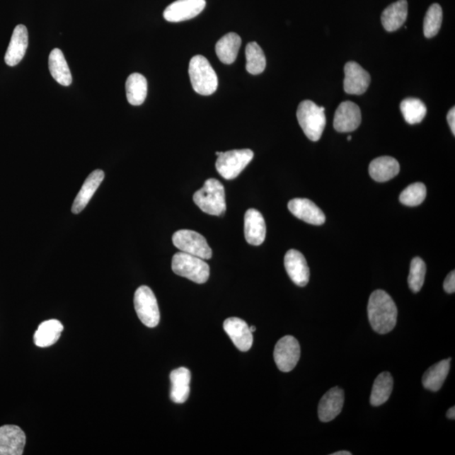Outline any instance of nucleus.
<instances>
[{
	"label": "nucleus",
	"mask_w": 455,
	"mask_h": 455,
	"mask_svg": "<svg viewBox=\"0 0 455 455\" xmlns=\"http://www.w3.org/2000/svg\"><path fill=\"white\" fill-rule=\"evenodd\" d=\"M331 455H352V453L348 451H338L333 453Z\"/></svg>",
	"instance_id": "38"
},
{
	"label": "nucleus",
	"mask_w": 455,
	"mask_h": 455,
	"mask_svg": "<svg viewBox=\"0 0 455 455\" xmlns=\"http://www.w3.org/2000/svg\"><path fill=\"white\" fill-rule=\"evenodd\" d=\"M246 70L251 74H262L266 69L267 61L264 52L256 42L247 44L246 48Z\"/></svg>",
	"instance_id": "31"
},
{
	"label": "nucleus",
	"mask_w": 455,
	"mask_h": 455,
	"mask_svg": "<svg viewBox=\"0 0 455 455\" xmlns=\"http://www.w3.org/2000/svg\"><path fill=\"white\" fill-rule=\"evenodd\" d=\"M347 140H348V141L352 140V136H348V137H347Z\"/></svg>",
	"instance_id": "40"
},
{
	"label": "nucleus",
	"mask_w": 455,
	"mask_h": 455,
	"mask_svg": "<svg viewBox=\"0 0 455 455\" xmlns=\"http://www.w3.org/2000/svg\"><path fill=\"white\" fill-rule=\"evenodd\" d=\"M427 196L426 185L422 183L410 185L401 193L400 202L408 207H416L425 200Z\"/></svg>",
	"instance_id": "33"
},
{
	"label": "nucleus",
	"mask_w": 455,
	"mask_h": 455,
	"mask_svg": "<svg viewBox=\"0 0 455 455\" xmlns=\"http://www.w3.org/2000/svg\"><path fill=\"white\" fill-rule=\"evenodd\" d=\"M400 108L405 122L410 125L421 122L427 114L425 104L417 98H408L402 100Z\"/></svg>",
	"instance_id": "30"
},
{
	"label": "nucleus",
	"mask_w": 455,
	"mask_h": 455,
	"mask_svg": "<svg viewBox=\"0 0 455 455\" xmlns=\"http://www.w3.org/2000/svg\"><path fill=\"white\" fill-rule=\"evenodd\" d=\"M193 201L202 212L209 215L222 216L226 211L224 188L216 179L207 180L203 187L194 193Z\"/></svg>",
	"instance_id": "2"
},
{
	"label": "nucleus",
	"mask_w": 455,
	"mask_h": 455,
	"mask_svg": "<svg viewBox=\"0 0 455 455\" xmlns=\"http://www.w3.org/2000/svg\"><path fill=\"white\" fill-rule=\"evenodd\" d=\"M369 175L378 183H386L390 180L400 172V164L395 158L382 156L374 159L369 165Z\"/></svg>",
	"instance_id": "21"
},
{
	"label": "nucleus",
	"mask_w": 455,
	"mask_h": 455,
	"mask_svg": "<svg viewBox=\"0 0 455 455\" xmlns=\"http://www.w3.org/2000/svg\"><path fill=\"white\" fill-rule=\"evenodd\" d=\"M255 330H256L255 326H250V330L251 331V333H255Z\"/></svg>",
	"instance_id": "39"
},
{
	"label": "nucleus",
	"mask_w": 455,
	"mask_h": 455,
	"mask_svg": "<svg viewBox=\"0 0 455 455\" xmlns=\"http://www.w3.org/2000/svg\"><path fill=\"white\" fill-rule=\"evenodd\" d=\"M362 115L359 105L352 101L339 105L334 117V128L339 132L355 131L361 125Z\"/></svg>",
	"instance_id": "12"
},
{
	"label": "nucleus",
	"mask_w": 455,
	"mask_h": 455,
	"mask_svg": "<svg viewBox=\"0 0 455 455\" xmlns=\"http://www.w3.org/2000/svg\"><path fill=\"white\" fill-rule=\"evenodd\" d=\"M172 242L182 253L195 255L203 260H209L213 255L206 238L196 231L180 229L172 236Z\"/></svg>",
	"instance_id": "8"
},
{
	"label": "nucleus",
	"mask_w": 455,
	"mask_h": 455,
	"mask_svg": "<svg viewBox=\"0 0 455 455\" xmlns=\"http://www.w3.org/2000/svg\"><path fill=\"white\" fill-rule=\"evenodd\" d=\"M288 207L295 217L304 222L313 225H321L326 222L323 212L316 203L306 198H294L289 201Z\"/></svg>",
	"instance_id": "16"
},
{
	"label": "nucleus",
	"mask_w": 455,
	"mask_h": 455,
	"mask_svg": "<svg viewBox=\"0 0 455 455\" xmlns=\"http://www.w3.org/2000/svg\"><path fill=\"white\" fill-rule=\"evenodd\" d=\"M443 22V10L439 4H434L428 8L424 18L423 33L427 38H432L439 33Z\"/></svg>",
	"instance_id": "32"
},
{
	"label": "nucleus",
	"mask_w": 455,
	"mask_h": 455,
	"mask_svg": "<svg viewBox=\"0 0 455 455\" xmlns=\"http://www.w3.org/2000/svg\"><path fill=\"white\" fill-rule=\"evenodd\" d=\"M126 94L128 103L132 105H140L144 103L148 94V82L144 75L134 73L127 78Z\"/></svg>",
	"instance_id": "28"
},
{
	"label": "nucleus",
	"mask_w": 455,
	"mask_h": 455,
	"mask_svg": "<svg viewBox=\"0 0 455 455\" xmlns=\"http://www.w3.org/2000/svg\"><path fill=\"white\" fill-rule=\"evenodd\" d=\"M191 377V372L185 368H179L171 373V399L174 403L183 404L188 400Z\"/></svg>",
	"instance_id": "22"
},
{
	"label": "nucleus",
	"mask_w": 455,
	"mask_h": 455,
	"mask_svg": "<svg viewBox=\"0 0 455 455\" xmlns=\"http://www.w3.org/2000/svg\"><path fill=\"white\" fill-rule=\"evenodd\" d=\"M25 434L15 425L0 427V455H21L24 453Z\"/></svg>",
	"instance_id": "14"
},
{
	"label": "nucleus",
	"mask_w": 455,
	"mask_h": 455,
	"mask_svg": "<svg viewBox=\"0 0 455 455\" xmlns=\"http://www.w3.org/2000/svg\"><path fill=\"white\" fill-rule=\"evenodd\" d=\"M134 307L142 323L149 328H156L161 320L156 295L147 286H141L134 294Z\"/></svg>",
	"instance_id": "7"
},
{
	"label": "nucleus",
	"mask_w": 455,
	"mask_h": 455,
	"mask_svg": "<svg viewBox=\"0 0 455 455\" xmlns=\"http://www.w3.org/2000/svg\"><path fill=\"white\" fill-rule=\"evenodd\" d=\"M189 76L193 90L202 96H210L217 90L218 77L206 57L194 56L189 64Z\"/></svg>",
	"instance_id": "3"
},
{
	"label": "nucleus",
	"mask_w": 455,
	"mask_h": 455,
	"mask_svg": "<svg viewBox=\"0 0 455 455\" xmlns=\"http://www.w3.org/2000/svg\"><path fill=\"white\" fill-rule=\"evenodd\" d=\"M274 361L278 369L288 373L293 370L300 359V346L297 339L292 335H285L274 348Z\"/></svg>",
	"instance_id": "9"
},
{
	"label": "nucleus",
	"mask_w": 455,
	"mask_h": 455,
	"mask_svg": "<svg viewBox=\"0 0 455 455\" xmlns=\"http://www.w3.org/2000/svg\"><path fill=\"white\" fill-rule=\"evenodd\" d=\"M241 46V37L236 33H228L216 44V54L223 64H231L236 61Z\"/></svg>",
	"instance_id": "25"
},
{
	"label": "nucleus",
	"mask_w": 455,
	"mask_h": 455,
	"mask_svg": "<svg viewBox=\"0 0 455 455\" xmlns=\"http://www.w3.org/2000/svg\"><path fill=\"white\" fill-rule=\"evenodd\" d=\"M444 289L448 294H454L455 292V272L452 271L445 278Z\"/></svg>",
	"instance_id": "35"
},
{
	"label": "nucleus",
	"mask_w": 455,
	"mask_h": 455,
	"mask_svg": "<svg viewBox=\"0 0 455 455\" xmlns=\"http://www.w3.org/2000/svg\"><path fill=\"white\" fill-rule=\"evenodd\" d=\"M64 326L57 320L42 322L34 335V342L38 347H47L54 345L60 338Z\"/></svg>",
	"instance_id": "26"
},
{
	"label": "nucleus",
	"mask_w": 455,
	"mask_h": 455,
	"mask_svg": "<svg viewBox=\"0 0 455 455\" xmlns=\"http://www.w3.org/2000/svg\"><path fill=\"white\" fill-rule=\"evenodd\" d=\"M447 417L449 419H452V420L455 419V408H454V406H453V408H450L448 410Z\"/></svg>",
	"instance_id": "37"
},
{
	"label": "nucleus",
	"mask_w": 455,
	"mask_h": 455,
	"mask_svg": "<svg viewBox=\"0 0 455 455\" xmlns=\"http://www.w3.org/2000/svg\"><path fill=\"white\" fill-rule=\"evenodd\" d=\"M104 178V172L101 170H96L88 176L73 203L72 212L74 214H78L86 209Z\"/></svg>",
	"instance_id": "20"
},
{
	"label": "nucleus",
	"mask_w": 455,
	"mask_h": 455,
	"mask_svg": "<svg viewBox=\"0 0 455 455\" xmlns=\"http://www.w3.org/2000/svg\"><path fill=\"white\" fill-rule=\"evenodd\" d=\"M447 120L450 128H451L453 134L455 135V108H453L451 110H449L447 115Z\"/></svg>",
	"instance_id": "36"
},
{
	"label": "nucleus",
	"mask_w": 455,
	"mask_h": 455,
	"mask_svg": "<svg viewBox=\"0 0 455 455\" xmlns=\"http://www.w3.org/2000/svg\"><path fill=\"white\" fill-rule=\"evenodd\" d=\"M344 91L349 95L364 94L371 82L369 74L356 62H348L344 68Z\"/></svg>",
	"instance_id": "11"
},
{
	"label": "nucleus",
	"mask_w": 455,
	"mask_h": 455,
	"mask_svg": "<svg viewBox=\"0 0 455 455\" xmlns=\"http://www.w3.org/2000/svg\"><path fill=\"white\" fill-rule=\"evenodd\" d=\"M50 73L52 78L61 86H69L72 83V74L66 61L63 52L60 50H55L51 52L50 59H48Z\"/></svg>",
	"instance_id": "24"
},
{
	"label": "nucleus",
	"mask_w": 455,
	"mask_h": 455,
	"mask_svg": "<svg viewBox=\"0 0 455 455\" xmlns=\"http://www.w3.org/2000/svg\"><path fill=\"white\" fill-rule=\"evenodd\" d=\"M284 266L291 280L299 287L306 286L310 280V268L306 258L297 250H289L284 258Z\"/></svg>",
	"instance_id": "15"
},
{
	"label": "nucleus",
	"mask_w": 455,
	"mask_h": 455,
	"mask_svg": "<svg viewBox=\"0 0 455 455\" xmlns=\"http://www.w3.org/2000/svg\"><path fill=\"white\" fill-rule=\"evenodd\" d=\"M224 329L238 350L247 352L253 347V333L245 321L237 317L229 318L224 322Z\"/></svg>",
	"instance_id": "13"
},
{
	"label": "nucleus",
	"mask_w": 455,
	"mask_h": 455,
	"mask_svg": "<svg viewBox=\"0 0 455 455\" xmlns=\"http://www.w3.org/2000/svg\"><path fill=\"white\" fill-rule=\"evenodd\" d=\"M369 323L379 334H387L395 328L398 311L390 295L384 290H375L368 304Z\"/></svg>",
	"instance_id": "1"
},
{
	"label": "nucleus",
	"mask_w": 455,
	"mask_h": 455,
	"mask_svg": "<svg viewBox=\"0 0 455 455\" xmlns=\"http://www.w3.org/2000/svg\"><path fill=\"white\" fill-rule=\"evenodd\" d=\"M171 267L176 275L198 284H205L209 278L210 268L205 260L182 251L174 255Z\"/></svg>",
	"instance_id": "5"
},
{
	"label": "nucleus",
	"mask_w": 455,
	"mask_h": 455,
	"mask_svg": "<svg viewBox=\"0 0 455 455\" xmlns=\"http://www.w3.org/2000/svg\"><path fill=\"white\" fill-rule=\"evenodd\" d=\"M426 275V264L420 258H415L410 263L408 284L413 293L422 289Z\"/></svg>",
	"instance_id": "34"
},
{
	"label": "nucleus",
	"mask_w": 455,
	"mask_h": 455,
	"mask_svg": "<svg viewBox=\"0 0 455 455\" xmlns=\"http://www.w3.org/2000/svg\"><path fill=\"white\" fill-rule=\"evenodd\" d=\"M297 118L307 138L313 142L319 141L326 123L325 108L319 107L311 100H304L299 105Z\"/></svg>",
	"instance_id": "4"
},
{
	"label": "nucleus",
	"mask_w": 455,
	"mask_h": 455,
	"mask_svg": "<svg viewBox=\"0 0 455 455\" xmlns=\"http://www.w3.org/2000/svg\"><path fill=\"white\" fill-rule=\"evenodd\" d=\"M393 378L388 372H383L375 379L370 396V403L374 406L381 405L390 398L393 391Z\"/></svg>",
	"instance_id": "29"
},
{
	"label": "nucleus",
	"mask_w": 455,
	"mask_h": 455,
	"mask_svg": "<svg viewBox=\"0 0 455 455\" xmlns=\"http://www.w3.org/2000/svg\"><path fill=\"white\" fill-rule=\"evenodd\" d=\"M28 47V30L24 25H18L13 32L4 61L7 65L14 67L21 63Z\"/></svg>",
	"instance_id": "18"
},
{
	"label": "nucleus",
	"mask_w": 455,
	"mask_h": 455,
	"mask_svg": "<svg viewBox=\"0 0 455 455\" xmlns=\"http://www.w3.org/2000/svg\"><path fill=\"white\" fill-rule=\"evenodd\" d=\"M451 359L443 360L430 367L423 374L422 384L424 388L431 391H439L447 378Z\"/></svg>",
	"instance_id": "27"
},
{
	"label": "nucleus",
	"mask_w": 455,
	"mask_h": 455,
	"mask_svg": "<svg viewBox=\"0 0 455 455\" xmlns=\"http://www.w3.org/2000/svg\"><path fill=\"white\" fill-rule=\"evenodd\" d=\"M253 150L236 149L222 152L216 161V169L225 180L236 179L253 161Z\"/></svg>",
	"instance_id": "6"
},
{
	"label": "nucleus",
	"mask_w": 455,
	"mask_h": 455,
	"mask_svg": "<svg viewBox=\"0 0 455 455\" xmlns=\"http://www.w3.org/2000/svg\"><path fill=\"white\" fill-rule=\"evenodd\" d=\"M408 14V4L406 0H398L388 6L382 13L381 21L384 28L388 33L396 32L405 23Z\"/></svg>",
	"instance_id": "23"
},
{
	"label": "nucleus",
	"mask_w": 455,
	"mask_h": 455,
	"mask_svg": "<svg viewBox=\"0 0 455 455\" xmlns=\"http://www.w3.org/2000/svg\"><path fill=\"white\" fill-rule=\"evenodd\" d=\"M206 0H176L164 11V18L169 22L188 21L205 10Z\"/></svg>",
	"instance_id": "10"
},
{
	"label": "nucleus",
	"mask_w": 455,
	"mask_h": 455,
	"mask_svg": "<svg viewBox=\"0 0 455 455\" xmlns=\"http://www.w3.org/2000/svg\"><path fill=\"white\" fill-rule=\"evenodd\" d=\"M344 391L341 388L334 387L322 396L318 415L321 422L333 421L341 413L344 405Z\"/></svg>",
	"instance_id": "17"
},
{
	"label": "nucleus",
	"mask_w": 455,
	"mask_h": 455,
	"mask_svg": "<svg viewBox=\"0 0 455 455\" xmlns=\"http://www.w3.org/2000/svg\"><path fill=\"white\" fill-rule=\"evenodd\" d=\"M266 223L258 210L250 209L245 214V237L253 246L262 245L266 238Z\"/></svg>",
	"instance_id": "19"
}]
</instances>
